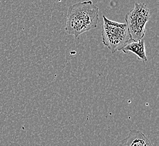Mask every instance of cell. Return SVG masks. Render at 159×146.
Listing matches in <instances>:
<instances>
[{
	"label": "cell",
	"mask_w": 159,
	"mask_h": 146,
	"mask_svg": "<svg viewBox=\"0 0 159 146\" xmlns=\"http://www.w3.org/2000/svg\"><path fill=\"white\" fill-rule=\"evenodd\" d=\"M99 7L92 1L75 3L68 9L65 31L77 38L81 34L97 27Z\"/></svg>",
	"instance_id": "cell-1"
},
{
	"label": "cell",
	"mask_w": 159,
	"mask_h": 146,
	"mask_svg": "<svg viewBox=\"0 0 159 146\" xmlns=\"http://www.w3.org/2000/svg\"><path fill=\"white\" fill-rule=\"evenodd\" d=\"M103 20L102 42L112 54L121 51L126 45L134 41L130 36L125 23L111 20L104 15H103Z\"/></svg>",
	"instance_id": "cell-2"
},
{
	"label": "cell",
	"mask_w": 159,
	"mask_h": 146,
	"mask_svg": "<svg viewBox=\"0 0 159 146\" xmlns=\"http://www.w3.org/2000/svg\"><path fill=\"white\" fill-rule=\"evenodd\" d=\"M122 52L125 54L128 52H131L135 55H137L138 59L141 60L142 62H147V59L146 49L144 45V41L143 39L139 40L138 41H132V42L129 43L127 45H126L121 49Z\"/></svg>",
	"instance_id": "cell-5"
},
{
	"label": "cell",
	"mask_w": 159,
	"mask_h": 146,
	"mask_svg": "<svg viewBox=\"0 0 159 146\" xmlns=\"http://www.w3.org/2000/svg\"><path fill=\"white\" fill-rule=\"evenodd\" d=\"M120 146H154L143 133L137 129L129 131L128 136L120 143Z\"/></svg>",
	"instance_id": "cell-4"
},
{
	"label": "cell",
	"mask_w": 159,
	"mask_h": 146,
	"mask_svg": "<svg viewBox=\"0 0 159 146\" xmlns=\"http://www.w3.org/2000/svg\"><path fill=\"white\" fill-rule=\"evenodd\" d=\"M150 18V10L143 3L135 2L134 8L126 14V24L133 41H138L143 39L146 25Z\"/></svg>",
	"instance_id": "cell-3"
}]
</instances>
